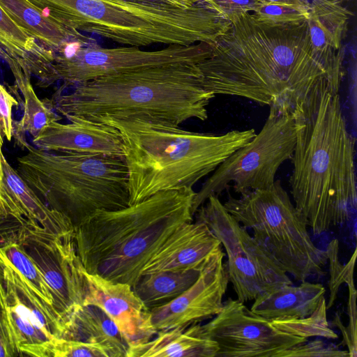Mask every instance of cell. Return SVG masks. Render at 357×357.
Instances as JSON below:
<instances>
[{"label":"cell","mask_w":357,"mask_h":357,"mask_svg":"<svg viewBox=\"0 0 357 357\" xmlns=\"http://www.w3.org/2000/svg\"><path fill=\"white\" fill-rule=\"evenodd\" d=\"M65 26L133 47L213 44L231 22L201 4L160 0H27Z\"/></svg>","instance_id":"6"},{"label":"cell","mask_w":357,"mask_h":357,"mask_svg":"<svg viewBox=\"0 0 357 357\" xmlns=\"http://www.w3.org/2000/svg\"><path fill=\"white\" fill-rule=\"evenodd\" d=\"M3 137L0 128V219H13L21 225L27 222L23 218L22 211L8 189L4 181V172L2 166V145Z\"/></svg>","instance_id":"36"},{"label":"cell","mask_w":357,"mask_h":357,"mask_svg":"<svg viewBox=\"0 0 357 357\" xmlns=\"http://www.w3.org/2000/svg\"><path fill=\"white\" fill-rule=\"evenodd\" d=\"M4 181L29 225L58 235L75 233V227L63 214L50 208L25 183L2 155Z\"/></svg>","instance_id":"24"},{"label":"cell","mask_w":357,"mask_h":357,"mask_svg":"<svg viewBox=\"0 0 357 357\" xmlns=\"http://www.w3.org/2000/svg\"><path fill=\"white\" fill-rule=\"evenodd\" d=\"M326 310V302L324 296L316 310L308 316L277 319L271 321L278 329L305 339L312 337L337 339L338 335L332 330L328 321Z\"/></svg>","instance_id":"29"},{"label":"cell","mask_w":357,"mask_h":357,"mask_svg":"<svg viewBox=\"0 0 357 357\" xmlns=\"http://www.w3.org/2000/svg\"><path fill=\"white\" fill-rule=\"evenodd\" d=\"M223 205L295 280L302 282L324 275L326 250L312 242L306 220L280 181L265 188L245 190L238 197L229 194Z\"/></svg>","instance_id":"8"},{"label":"cell","mask_w":357,"mask_h":357,"mask_svg":"<svg viewBox=\"0 0 357 357\" xmlns=\"http://www.w3.org/2000/svg\"><path fill=\"white\" fill-rule=\"evenodd\" d=\"M259 3L258 0H200L198 4L230 22L238 15L252 11Z\"/></svg>","instance_id":"35"},{"label":"cell","mask_w":357,"mask_h":357,"mask_svg":"<svg viewBox=\"0 0 357 357\" xmlns=\"http://www.w3.org/2000/svg\"><path fill=\"white\" fill-rule=\"evenodd\" d=\"M254 17L270 26L298 25L308 18V10L293 6L259 3L252 11Z\"/></svg>","instance_id":"30"},{"label":"cell","mask_w":357,"mask_h":357,"mask_svg":"<svg viewBox=\"0 0 357 357\" xmlns=\"http://www.w3.org/2000/svg\"><path fill=\"white\" fill-rule=\"evenodd\" d=\"M50 357H112L102 347L82 341L56 338L52 344Z\"/></svg>","instance_id":"32"},{"label":"cell","mask_w":357,"mask_h":357,"mask_svg":"<svg viewBox=\"0 0 357 357\" xmlns=\"http://www.w3.org/2000/svg\"><path fill=\"white\" fill-rule=\"evenodd\" d=\"M83 304L101 308L114 322L130 346L146 342L157 332L151 323L150 310L130 285L112 282L82 268Z\"/></svg>","instance_id":"16"},{"label":"cell","mask_w":357,"mask_h":357,"mask_svg":"<svg viewBox=\"0 0 357 357\" xmlns=\"http://www.w3.org/2000/svg\"><path fill=\"white\" fill-rule=\"evenodd\" d=\"M17 158L16 171L50 208L75 227L98 211L129 206L128 173L124 159L97 153H55L31 146Z\"/></svg>","instance_id":"7"},{"label":"cell","mask_w":357,"mask_h":357,"mask_svg":"<svg viewBox=\"0 0 357 357\" xmlns=\"http://www.w3.org/2000/svg\"><path fill=\"white\" fill-rule=\"evenodd\" d=\"M296 139L293 114L270 109L259 133L222 162L196 192L192 215L210 195L218 196L230 187L239 194L270 186L281 165L291 159Z\"/></svg>","instance_id":"9"},{"label":"cell","mask_w":357,"mask_h":357,"mask_svg":"<svg viewBox=\"0 0 357 357\" xmlns=\"http://www.w3.org/2000/svg\"><path fill=\"white\" fill-rule=\"evenodd\" d=\"M62 338L98 344L112 357H127L130 345L112 319L99 307H79L69 319Z\"/></svg>","instance_id":"23"},{"label":"cell","mask_w":357,"mask_h":357,"mask_svg":"<svg viewBox=\"0 0 357 357\" xmlns=\"http://www.w3.org/2000/svg\"><path fill=\"white\" fill-rule=\"evenodd\" d=\"M225 256L222 252L214 257L195 282L178 296L150 310L151 323L156 332L186 327L220 312L229 282Z\"/></svg>","instance_id":"15"},{"label":"cell","mask_w":357,"mask_h":357,"mask_svg":"<svg viewBox=\"0 0 357 357\" xmlns=\"http://www.w3.org/2000/svg\"><path fill=\"white\" fill-rule=\"evenodd\" d=\"M70 93L57 90L54 109L91 121L110 117L140 119L179 126L205 121L215 96L202 84L196 63H175L111 74L78 84Z\"/></svg>","instance_id":"3"},{"label":"cell","mask_w":357,"mask_h":357,"mask_svg":"<svg viewBox=\"0 0 357 357\" xmlns=\"http://www.w3.org/2000/svg\"><path fill=\"white\" fill-rule=\"evenodd\" d=\"M203 326L218 345L215 357H276L307 340L278 329L232 298L224 301L220 312Z\"/></svg>","instance_id":"14"},{"label":"cell","mask_w":357,"mask_h":357,"mask_svg":"<svg viewBox=\"0 0 357 357\" xmlns=\"http://www.w3.org/2000/svg\"><path fill=\"white\" fill-rule=\"evenodd\" d=\"M0 357H12L10 351L3 339L2 336L0 335Z\"/></svg>","instance_id":"40"},{"label":"cell","mask_w":357,"mask_h":357,"mask_svg":"<svg viewBox=\"0 0 357 357\" xmlns=\"http://www.w3.org/2000/svg\"><path fill=\"white\" fill-rule=\"evenodd\" d=\"M0 47L23 59L30 73L32 63L45 61L49 58V48L39 44L33 37L22 30L6 13L1 6Z\"/></svg>","instance_id":"27"},{"label":"cell","mask_w":357,"mask_h":357,"mask_svg":"<svg viewBox=\"0 0 357 357\" xmlns=\"http://www.w3.org/2000/svg\"><path fill=\"white\" fill-rule=\"evenodd\" d=\"M20 91L24 96V114L20 121H13V137L21 148L26 142V132L35 138L48 123L59 121L61 117L53 111L50 100L39 99L31 81H27Z\"/></svg>","instance_id":"26"},{"label":"cell","mask_w":357,"mask_h":357,"mask_svg":"<svg viewBox=\"0 0 357 357\" xmlns=\"http://www.w3.org/2000/svg\"><path fill=\"white\" fill-rule=\"evenodd\" d=\"M196 221L206 224L224 248L229 281L243 303L284 284H293L270 251L210 195L196 211Z\"/></svg>","instance_id":"10"},{"label":"cell","mask_w":357,"mask_h":357,"mask_svg":"<svg viewBox=\"0 0 357 357\" xmlns=\"http://www.w3.org/2000/svg\"><path fill=\"white\" fill-rule=\"evenodd\" d=\"M201 271L155 272L141 275L132 289L150 310L174 299L197 279Z\"/></svg>","instance_id":"25"},{"label":"cell","mask_w":357,"mask_h":357,"mask_svg":"<svg viewBox=\"0 0 357 357\" xmlns=\"http://www.w3.org/2000/svg\"><path fill=\"white\" fill-rule=\"evenodd\" d=\"M17 105V100L0 84V128L8 142L13 137V107Z\"/></svg>","instance_id":"37"},{"label":"cell","mask_w":357,"mask_h":357,"mask_svg":"<svg viewBox=\"0 0 357 357\" xmlns=\"http://www.w3.org/2000/svg\"><path fill=\"white\" fill-rule=\"evenodd\" d=\"M307 24L312 47L336 82L343 77L340 50L352 13L337 0H309Z\"/></svg>","instance_id":"19"},{"label":"cell","mask_w":357,"mask_h":357,"mask_svg":"<svg viewBox=\"0 0 357 357\" xmlns=\"http://www.w3.org/2000/svg\"><path fill=\"white\" fill-rule=\"evenodd\" d=\"M149 341L130 346L127 357H215L217 344L199 323L157 332Z\"/></svg>","instance_id":"20"},{"label":"cell","mask_w":357,"mask_h":357,"mask_svg":"<svg viewBox=\"0 0 357 357\" xmlns=\"http://www.w3.org/2000/svg\"><path fill=\"white\" fill-rule=\"evenodd\" d=\"M9 235L22 245L42 271L66 332L71 316L83 304V266L75 250V233L58 235L39 226L18 224L10 228Z\"/></svg>","instance_id":"13"},{"label":"cell","mask_w":357,"mask_h":357,"mask_svg":"<svg viewBox=\"0 0 357 357\" xmlns=\"http://www.w3.org/2000/svg\"><path fill=\"white\" fill-rule=\"evenodd\" d=\"M0 6L22 30L54 52H63L75 42L86 43L80 32L65 26L27 0H0Z\"/></svg>","instance_id":"21"},{"label":"cell","mask_w":357,"mask_h":357,"mask_svg":"<svg viewBox=\"0 0 357 357\" xmlns=\"http://www.w3.org/2000/svg\"><path fill=\"white\" fill-rule=\"evenodd\" d=\"M298 286L284 284L267 291L254 300L250 310L269 320L302 318L312 313L324 296L321 284L304 280Z\"/></svg>","instance_id":"22"},{"label":"cell","mask_w":357,"mask_h":357,"mask_svg":"<svg viewBox=\"0 0 357 357\" xmlns=\"http://www.w3.org/2000/svg\"><path fill=\"white\" fill-rule=\"evenodd\" d=\"M276 357H349V355L348 351L341 350L337 345L317 338L294 345Z\"/></svg>","instance_id":"33"},{"label":"cell","mask_w":357,"mask_h":357,"mask_svg":"<svg viewBox=\"0 0 357 357\" xmlns=\"http://www.w3.org/2000/svg\"><path fill=\"white\" fill-rule=\"evenodd\" d=\"M9 230L0 239V247L4 255L35 288L40 298L57 312L52 290L42 271L22 245L9 235Z\"/></svg>","instance_id":"28"},{"label":"cell","mask_w":357,"mask_h":357,"mask_svg":"<svg viewBox=\"0 0 357 357\" xmlns=\"http://www.w3.org/2000/svg\"><path fill=\"white\" fill-rule=\"evenodd\" d=\"M96 121L112 126L121 137L129 205L161 191L192 188L256 135L253 128L220 135L195 132L140 119L104 117Z\"/></svg>","instance_id":"4"},{"label":"cell","mask_w":357,"mask_h":357,"mask_svg":"<svg viewBox=\"0 0 357 357\" xmlns=\"http://www.w3.org/2000/svg\"><path fill=\"white\" fill-rule=\"evenodd\" d=\"M260 3H279L293 6L309 10V0H258Z\"/></svg>","instance_id":"38"},{"label":"cell","mask_w":357,"mask_h":357,"mask_svg":"<svg viewBox=\"0 0 357 357\" xmlns=\"http://www.w3.org/2000/svg\"><path fill=\"white\" fill-rule=\"evenodd\" d=\"M63 323L34 287L6 258L0 247V335L12 357H50Z\"/></svg>","instance_id":"12"},{"label":"cell","mask_w":357,"mask_h":357,"mask_svg":"<svg viewBox=\"0 0 357 357\" xmlns=\"http://www.w3.org/2000/svg\"><path fill=\"white\" fill-rule=\"evenodd\" d=\"M230 22L211 44L208 56L198 63L203 87L215 96L243 97L292 113L320 79H328L340 89L313 50L307 20L270 26L244 13Z\"/></svg>","instance_id":"1"},{"label":"cell","mask_w":357,"mask_h":357,"mask_svg":"<svg viewBox=\"0 0 357 357\" xmlns=\"http://www.w3.org/2000/svg\"><path fill=\"white\" fill-rule=\"evenodd\" d=\"M192 188L159 192L127 207L98 211L75 227L78 257L90 273L131 287L180 226L192 222Z\"/></svg>","instance_id":"5"},{"label":"cell","mask_w":357,"mask_h":357,"mask_svg":"<svg viewBox=\"0 0 357 357\" xmlns=\"http://www.w3.org/2000/svg\"><path fill=\"white\" fill-rule=\"evenodd\" d=\"M68 123L52 121L33 139L45 151L97 153L124 159L121 137L112 126L82 116H67Z\"/></svg>","instance_id":"17"},{"label":"cell","mask_w":357,"mask_h":357,"mask_svg":"<svg viewBox=\"0 0 357 357\" xmlns=\"http://www.w3.org/2000/svg\"><path fill=\"white\" fill-rule=\"evenodd\" d=\"M170 6L179 8H190L198 4L200 0H160Z\"/></svg>","instance_id":"39"},{"label":"cell","mask_w":357,"mask_h":357,"mask_svg":"<svg viewBox=\"0 0 357 357\" xmlns=\"http://www.w3.org/2000/svg\"><path fill=\"white\" fill-rule=\"evenodd\" d=\"M349 289V298L347 303V312L349 316V324L344 326L338 314L335 315L334 323L340 329L342 333V342L347 347L349 357L357 356V339H356V296L357 291L354 286V269L349 271L344 278Z\"/></svg>","instance_id":"31"},{"label":"cell","mask_w":357,"mask_h":357,"mask_svg":"<svg viewBox=\"0 0 357 357\" xmlns=\"http://www.w3.org/2000/svg\"><path fill=\"white\" fill-rule=\"evenodd\" d=\"M338 241L332 240L326 250L328 261L330 264L329 290L330 296L326 304V308L329 309L334 305L339 289L344 283V278L347 269V264H342L338 257Z\"/></svg>","instance_id":"34"},{"label":"cell","mask_w":357,"mask_h":357,"mask_svg":"<svg viewBox=\"0 0 357 357\" xmlns=\"http://www.w3.org/2000/svg\"><path fill=\"white\" fill-rule=\"evenodd\" d=\"M6 228V225L5 221L3 219H0V239L2 236L3 233L4 232Z\"/></svg>","instance_id":"41"},{"label":"cell","mask_w":357,"mask_h":357,"mask_svg":"<svg viewBox=\"0 0 357 357\" xmlns=\"http://www.w3.org/2000/svg\"><path fill=\"white\" fill-rule=\"evenodd\" d=\"M223 252L220 241L204 222L183 224L160 246L144 267L149 273L201 271Z\"/></svg>","instance_id":"18"},{"label":"cell","mask_w":357,"mask_h":357,"mask_svg":"<svg viewBox=\"0 0 357 357\" xmlns=\"http://www.w3.org/2000/svg\"><path fill=\"white\" fill-rule=\"evenodd\" d=\"M339 91L321 78L292 112L296 139L290 192L316 235L347 222L356 208L355 139Z\"/></svg>","instance_id":"2"},{"label":"cell","mask_w":357,"mask_h":357,"mask_svg":"<svg viewBox=\"0 0 357 357\" xmlns=\"http://www.w3.org/2000/svg\"><path fill=\"white\" fill-rule=\"evenodd\" d=\"M73 43L72 51L55 52L52 62L47 65L43 78L37 85L47 87L58 80L68 86L105 75L146 67L175 63H199L211 52V44L199 43L190 45H171L155 51H145L137 47L103 48L96 44Z\"/></svg>","instance_id":"11"}]
</instances>
